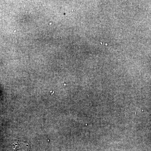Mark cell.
Segmentation results:
<instances>
[{
    "label": "cell",
    "instance_id": "cell-1",
    "mask_svg": "<svg viewBox=\"0 0 151 151\" xmlns=\"http://www.w3.org/2000/svg\"><path fill=\"white\" fill-rule=\"evenodd\" d=\"M14 148L15 151H30V145L27 141L17 140L14 143Z\"/></svg>",
    "mask_w": 151,
    "mask_h": 151
}]
</instances>
